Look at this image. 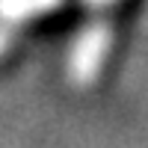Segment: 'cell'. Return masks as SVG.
Returning <instances> with one entry per match:
<instances>
[{"mask_svg": "<svg viewBox=\"0 0 148 148\" xmlns=\"http://www.w3.org/2000/svg\"><path fill=\"white\" fill-rule=\"evenodd\" d=\"M125 27H127V12L121 9L113 18L101 21L80 42L71 68H74V80L83 89H101L113 77L121 59V47H125Z\"/></svg>", "mask_w": 148, "mask_h": 148, "instance_id": "6da1fadb", "label": "cell"}]
</instances>
